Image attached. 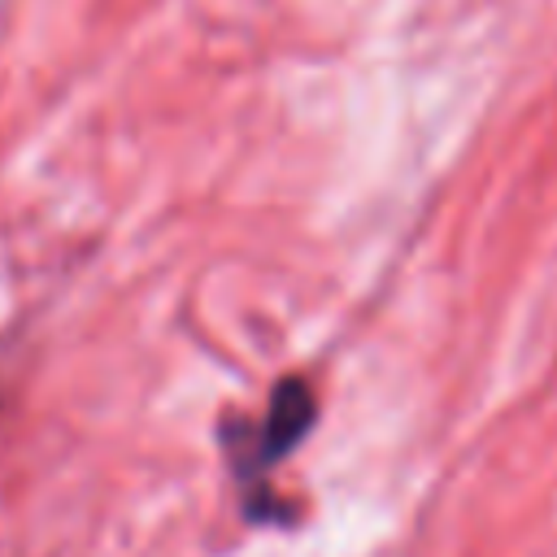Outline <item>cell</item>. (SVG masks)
<instances>
[{"label": "cell", "mask_w": 557, "mask_h": 557, "mask_svg": "<svg viewBox=\"0 0 557 557\" xmlns=\"http://www.w3.org/2000/svg\"><path fill=\"white\" fill-rule=\"evenodd\" d=\"M313 413H318V400L309 392L305 379H283L270 396V409H265V422H261V435H257V453L265 461H278L292 444L305 440V431L313 426Z\"/></svg>", "instance_id": "1"}]
</instances>
